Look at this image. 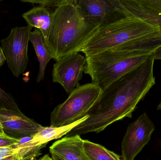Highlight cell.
<instances>
[{"label":"cell","mask_w":161,"mask_h":160,"mask_svg":"<svg viewBox=\"0 0 161 160\" xmlns=\"http://www.w3.org/2000/svg\"><path fill=\"white\" fill-rule=\"evenodd\" d=\"M154 62L152 54L141 65L102 91L85 115L89 117L73 129L66 137L98 133L116 121L125 117L131 118L138 103L156 83Z\"/></svg>","instance_id":"1"},{"label":"cell","mask_w":161,"mask_h":160,"mask_svg":"<svg viewBox=\"0 0 161 160\" xmlns=\"http://www.w3.org/2000/svg\"><path fill=\"white\" fill-rule=\"evenodd\" d=\"M47 144H41L34 141L32 137L29 141L16 146V155L18 160H36L42 154L41 150Z\"/></svg>","instance_id":"16"},{"label":"cell","mask_w":161,"mask_h":160,"mask_svg":"<svg viewBox=\"0 0 161 160\" xmlns=\"http://www.w3.org/2000/svg\"><path fill=\"white\" fill-rule=\"evenodd\" d=\"M101 25L87 16L73 0H65L52 13L46 46L56 61L78 52Z\"/></svg>","instance_id":"3"},{"label":"cell","mask_w":161,"mask_h":160,"mask_svg":"<svg viewBox=\"0 0 161 160\" xmlns=\"http://www.w3.org/2000/svg\"><path fill=\"white\" fill-rule=\"evenodd\" d=\"M88 117V115H85L78 121L65 126L60 127L43 126L37 134L32 137V139L40 143L47 144L52 140L59 139L64 135L66 136L73 129L86 120Z\"/></svg>","instance_id":"14"},{"label":"cell","mask_w":161,"mask_h":160,"mask_svg":"<svg viewBox=\"0 0 161 160\" xmlns=\"http://www.w3.org/2000/svg\"><path fill=\"white\" fill-rule=\"evenodd\" d=\"M116 9L124 15L143 20L159 27L161 34V15H154L141 11L124 3L122 0H115Z\"/></svg>","instance_id":"15"},{"label":"cell","mask_w":161,"mask_h":160,"mask_svg":"<svg viewBox=\"0 0 161 160\" xmlns=\"http://www.w3.org/2000/svg\"><path fill=\"white\" fill-rule=\"evenodd\" d=\"M155 129L154 123L146 112L130 124L121 145L123 159L134 160L151 140Z\"/></svg>","instance_id":"7"},{"label":"cell","mask_w":161,"mask_h":160,"mask_svg":"<svg viewBox=\"0 0 161 160\" xmlns=\"http://www.w3.org/2000/svg\"><path fill=\"white\" fill-rule=\"evenodd\" d=\"M65 0H22L23 3H32L39 4L40 6L48 8L49 7L58 6L59 5L64 3Z\"/></svg>","instance_id":"20"},{"label":"cell","mask_w":161,"mask_h":160,"mask_svg":"<svg viewBox=\"0 0 161 160\" xmlns=\"http://www.w3.org/2000/svg\"><path fill=\"white\" fill-rule=\"evenodd\" d=\"M9 109L20 111L19 106L11 95L0 87V110Z\"/></svg>","instance_id":"19"},{"label":"cell","mask_w":161,"mask_h":160,"mask_svg":"<svg viewBox=\"0 0 161 160\" xmlns=\"http://www.w3.org/2000/svg\"><path fill=\"white\" fill-rule=\"evenodd\" d=\"M157 110H161V102H160L159 105H158V107H157Z\"/></svg>","instance_id":"29"},{"label":"cell","mask_w":161,"mask_h":160,"mask_svg":"<svg viewBox=\"0 0 161 160\" xmlns=\"http://www.w3.org/2000/svg\"><path fill=\"white\" fill-rule=\"evenodd\" d=\"M29 41L33 44L39 63V70L36 81L40 83L44 79L47 64L53 57L46 46L42 33L38 29H35L31 32Z\"/></svg>","instance_id":"13"},{"label":"cell","mask_w":161,"mask_h":160,"mask_svg":"<svg viewBox=\"0 0 161 160\" xmlns=\"http://www.w3.org/2000/svg\"><path fill=\"white\" fill-rule=\"evenodd\" d=\"M160 45L161 34L158 26L122 14L117 19L100 25L78 52H81L87 56L108 50H154Z\"/></svg>","instance_id":"2"},{"label":"cell","mask_w":161,"mask_h":160,"mask_svg":"<svg viewBox=\"0 0 161 160\" xmlns=\"http://www.w3.org/2000/svg\"><path fill=\"white\" fill-rule=\"evenodd\" d=\"M0 123L7 136L20 141L33 137L43 127L21 111L6 109L0 110Z\"/></svg>","instance_id":"9"},{"label":"cell","mask_w":161,"mask_h":160,"mask_svg":"<svg viewBox=\"0 0 161 160\" xmlns=\"http://www.w3.org/2000/svg\"><path fill=\"white\" fill-rule=\"evenodd\" d=\"M3 160H18L17 158V156H16V154L13 155V156H11V157H8L4 159Z\"/></svg>","instance_id":"28"},{"label":"cell","mask_w":161,"mask_h":160,"mask_svg":"<svg viewBox=\"0 0 161 160\" xmlns=\"http://www.w3.org/2000/svg\"><path fill=\"white\" fill-rule=\"evenodd\" d=\"M0 137H9L6 135L5 133L4 132L3 129V127L2 125L0 123Z\"/></svg>","instance_id":"25"},{"label":"cell","mask_w":161,"mask_h":160,"mask_svg":"<svg viewBox=\"0 0 161 160\" xmlns=\"http://www.w3.org/2000/svg\"><path fill=\"white\" fill-rule=\"evenodd\" d=\"M83 141L79 135L64 137L50 146V153L65 160H90L84 151Z\"/></svg>","instance_id":"11"},{"label":"cell","mask_w":161,"mask_h":160,"mask_svg":"<svg viewBox=\"0 0 161 160\" xmlns=\"http://www.w3.org/2000/svg\"><path fill=\"white\" fill-rule=\"evenodd\" d=\"M36 160H53V159L51 157H49V155H45L41 157L39 159Z\"/></svg>","instance_id":"27"},{"label":"cell","mask_w":161,"mask_h":160,"mask_svg":"<svg viewBox=\"0 0 161 160\" xmlns=\"http://www.w3.org/2000/svg\"><path fill=\"white\" fill-rule=\"evenodd\" d=\"M20 141L10 137H0V148L11 147L20 143Z\"/></svg>","instance_id":"21"},{"label":"cell","mask_w":161,"mask_h":160,"mask_svg":"<svg viewBox=\"0 0 161 160\" xmlns=\"http://www.w3.org/2000/svg\"><path fill=\"white\" fill-rule=\"evenodd\" d=\"M83 147L90 160H121L119 155L88 140L83 141Z\"/></svg>","instance_id":"17"},{"label":"cell","mask_w":161,"mask_h":160,"mask_svg":"<svg viewBox=\"0 0 161 160\" xmlns=\"http://www.w3.org/2000/svg\"><path fill=\"white\" fill-rule=\"evenodd\" d=\"M86 65V56L74 52L57 60L53 66V81L61 85L67 93L79 86Z\"/></svg>","instance_id":"8"},{"label":"cell","mask_w":161,"mask_h":160,"mask_svg":"<svg viewBox=\"0 0 161 160\" xmlns=\"http://www.w3.org/2000/svg\"><path fill=\"white\" fill-rule=\"evenodd\" d=\"M126 4L141 11L161 15V0H123Z\"/></svg>","instance_id":"18"},{"label":"cell","mask_w":161,"mask_h":160,"mask_svg":"<svg viewBox=\"0 0 161 160\" xmlns=\"http://www.w3.org/2000/svg\"><path fill=\"white\" fill-rule=\"evenodd\" d=\"M51 155H52V158L53 160H65L53 153H52Z\"/></svg>","instance_id":"26"},{"label":"cell","mask_w":161,"mask_h":160,"mask_svg":"<svg viewBox=\"0 0 161 160\" xmlns=\"http://www.w3.org/2000/svg\"><path fill=\"white\" fill-rule=\"evenodd\" d=\"M16 146L11 147L0 148V160H4L16 154L17 152Z\"/></svg>","instance_id":"22"},{"label":"cell","mask_w":161,"mask_h":160,"mask_svg":"<svg viewBox=\"0 0 161 160\" xmlns=\"http://www.w3.org/2000/svg\"><path fill=\"white\" fill-rule=\"evenodd\" d=\"M75 3L88 17L101 25L122 16L115 8L114 0H75Z\"/></svg>","instance_id":"10"},{"label":"cell","mask_w":161,"mask_h":160,"mask_svg":"<svg viewBox=\"0 0 161 160\" xmlns=\"http://www.w3.org/2000/svg\"><path fill=\"white\" fill-rule=\"evenodd\" d=\"M6 61V59L4 54L2 47L0 46V67L3 65Z\"/></svg>","instance_id":"24"},{"label":"cell","mask_w":161,"mask_h":160,"mask_svg":"<svg viewBox=\"0 0 161 160\" xmlns=\"http://www.w3.org/2000/svg\"><path fill=\"white\" fill-rule=\"evenodd\" d=\"M1 0H0V2H1Z\"/></svg>","instance_id":"30"},{"label":"cell","mask_w":161,"mask_h":160,"mask_svg":"<svg viewBox=\"0 0 161 160\" xmlns=\"http://www.w3.org/2000/svg\"><path fill=\"white\" fill-rule=\"evenodd\" d=\"M155 60H161V45L157 48L152 53Z\"/></svg>","instance_id":"23"},{"label":"cell","mask_w":161,"mask_h":160,"mask_svg":"<svg viewBox=\"0 0 161 160\" xmlns=\"http://www.w3.org/2000/svg\"><path fill=\"white\" fill-rule=\"evenodd\" d=\"M28 25L37 29L42 33L44 40L47 38L52 22V13L48 8L35 7L22 14Z\"/></svg>","instance_id":"12"},{"label":"cell","mask_w":161,"mask_h":160,"mask_svg":"<svg viewBox=\"0 0 161 160\" xmlns=\"http://www.w3.org/2000/svg\"><path fill=\"white\" fill-rule=\"evenodd\" d=\"M102 91L93 82L75 88L68 98L51 113L50 126H65L80 120L98 99Z\"/></svg>","instance_id":"5"},{"label":"cell","mask_w":161,"mask_h":160,"mask_svg":"<svg viewBox=\"0 0 161 160\" xmlns=\"http://www.w3.org/2000/svg\"><path fill=\"white\" fill-rule=\"evenodd\" d=\"M32 29L28 25L14 27L7 37L1 40L8 66L16 78L25 71L29 62L28 45Z\"/></svg>","instance_id":"6"},{"label":"cell","mask_w":161,"mask_h":160,"mask_svg":"<svg viewBox=\"0 0 161 160\" xmlns=\"http://www.w3.org/2000/svg\"><path fill=\"white\" fill-rule=\"evenodd\" d=\"M154 50L122 52L108 50L86 56L84 72L102 91L136 69L150 57Z\"/></svg>","instance_id":"4"}]
</instances>
